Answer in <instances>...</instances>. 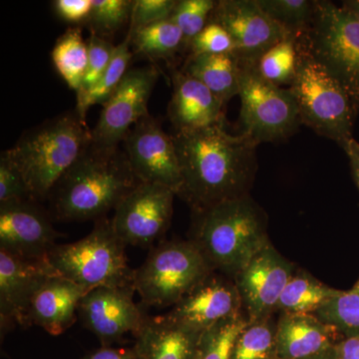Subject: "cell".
<instances>
[{
    "label": "cell",
    "mask_w": 359,
    "mask_h": 359,
    "mask_svg": "<svg viewBox=\"0 0 359 359\" xmlns=\"http://www.w3.org/2000/svg\"><path fill=\"white\" fill-rule=\"evenodd\" d=\"M276 316L249 321L238 334L231 359H278Z\"/></svg>",
    "instance_id": "83f0119b"
},
{
    "label": "cell",
    "mask_w": 359,
    "mask_h": 359,
    "mask_svg": "<svg viewBox=\"0 0 359 359\" xmlns=\"http://www.w3.org/2000/svg\"><path fill=\"white\" fill-rule=\"evenodd\" d=\"M176 4L177 0H136L132 9L128 33L170 20Z\"/></svg>",
    "instance_id": "8d00e7d4"
},
{
    "label": "cell",
    "mask_w": 359,
    "mask_h": 359,
    "mask_svg": "<svg viewBox=\"0 0 359 359\" xmlns=\"http://www.w3.org/2000/svg\"><path fill=\"white\" fill-rule=\"evenodd\" d=\"M58 275L48 259H26L0 249V327H26L33 297L52 276Z\"/></svg>",
    "instance_id": "9a60e30c"
},
{
    "label": "cell",
    "mask_w": 359,
    "mask_h": 359,
    "mask_svg": "<svg viewBox=\"0 0 359 359\" xmlns=\"http://www.w3.org/2000/svg\"><path fill=\"white\" fill-rule=\"evenodd\" d=\"M210 21L230 34L240 62L256 63L273 45L294 35L269 18L257 0L217 1Z\"/></svg>",
    "instance_id": "5bb4252c"
},
{
    "label": "cell",
    "mask_w": 359,
    "mask_h": 359,
    "mask_svg": "<svg viewBox=\"0 0 359 359\" xmlns=\"http://www.w3.org/2000/svg\"><path fill=\"white\" fill-rule=\"evenodd\" d=\"M334 348L337 359H359V337H344Z\"/></svg>",
    "instance_id": "ab89813d"
},
{
    "label": "cell",
    "mask_w": 359,
    "mask_h": 359,
    "mask_svg": "<svg viewBox=\"0 0 359 359\" xmlns=\"http://www.w3.org/2000/svg\"><path fill=\"white\" fill-rule=\"evenodd\" d=\"M297 39L292 35L264 52L254 63L259 76L276 86L292 84L297 73Z\"/></svg>",
    "instance_id": "f1b7e54d"
},
{
    "label": "cell",
    "mask_w": 359,
    "mask_h": 359,
    "mask_svg": "<svg viewBox=\"0 0 359 359\" xmlns=\"http://www.w3.org/2000/svg\"><path fill=\"white\" fill-rule=\"evenodd\" d=\"M247 323L242 313L205 330L201 334L196 359H231L236 340Z\"/></svg>",
    "instance_id": "4dcf8cb0"
},
{
    "label": "cell",
    "mask_w": 359,
    "mask_h": 359,
    "mask_svg": "<svg viewBox=\"0 0 359 359\" xmlns=\"http://www.w3.org/2000/svg\"><path fill=\"white\" fill-rule=\"evenodd\" d=\"M180 168L177 197L192 212L250 195L257 171L259 144L247 135H231L224 124L172 135Z\"/></svg>",
    "instance_id": "6da1fadb"
},
{
    "label": "cell",
    "mask_w": 359,
    "mask_h": 359,
    "mask_svg": "<svg viewBox=\"0 0 359 359\" xmlns=\"http://www.w3.org/2000/svg\"><path fill=\"white\" fill-rule=\"evenodd\" d=\"M132 287H100L81 299L78 314L85 327L104 341L137 335L147 316L134 302Z\"/></svg>",
    "instance_id": "2e32d148"
},
{
    "label": "cell",
    "mask_w": 359,
    "mask_h": 359,
    "mask_svg": "<svg viewBox=\"0 0 359 359\" xmlns=\"http://www.w3.org/2000/svg\"><path fill=\"white\" fill-rule=\"evenodd\" d=\"M304 359H337V353H335L334 346L323 353L316 354V355L309 356V358Z\"/></svg>",
    "instance_id": "ee69618b"
},
{
    "label": "cell",
    "mask_w": 359,
    "mask_h": 359,
    "mask_svg": "<svg viewBox=\"0 0 359 359\" xmlns=\"http://www.w3.org/2000/svg\"><path fill=\"white\" fill-rule=\"evenodd\" d=\"M175 197L166 186L141 182L114 210L111 224L116 235L126 245L150 247L169 229Z\"/></svg>",
    "instance_id": "30bf717a"
},
{
    "label": "cell",
    "mask_w": 359,
    "mask_h": 359,
    "mask_svg": "<svg viewBox=\"0 0 359 359\" xmlns=\"http://www.w3.org/2000/svg\"><path fill=\"white\" fill-rule=\"evenodd\" d=\"M59 233L32 201L0 205V249L26 259H47Z\"/></svg>",
    "instance_id": "ac0fdd59"
},
{
    "label": "cell",
    "mask_w": 359,
    "mask_h": 359,
    "mask_svg": "<svg viewBox=\"0 0 359 359\" xmlns=\"http://www.w3.org/2000/svg\"><path fill=\"white\" fill-rule=\"evenodd\" d=\"M214 269L192 241H165L134 271L135 292L148 306H174Z\"/></svg>",
    "instance_id": "52a82bcc"
},
{
    "label": "cell",
    "mask_w": 359,
    "mask_h": 359,
    "mask_svg": "<svg viewBox=\"0 0 359 359\" xmlns=\"http://www.w3.org/2000/svg\"><path fill=\"white\" fill-rule=\"evenodd\" d=\"M217 6L214 0H179L171 20L178 25L184 36V46L189 47L192 40L208 25Z\"/></svg>",
    "instance_id": "836d02e7"
},
{
    "label": "cell",
    "mask_w": 359,
    "mask_h": 359,
    "mask_svg": "<svg viewBox=\"0 0 359 359\" xmlns=\"http://www.w3.org/2000/svg\"><path fill=\"white\" fill-rule=\"evenodd\" d=\"M342 335L316 314L276 316L278 359H304L334 347Z\"/></svg>",
    "instance_id": "44dd1931"
},
{
    "label": "cell",
    "mask_w": 359,
    "mask_h": 359,
    "mask_svg": "<svg viewBox=\"0 0 359 359\" xmlns=\"http://www.w3.org/2000/svg\"><path fill=\"white\" fill-rule=\"evenodd\" d=\"M91 142L92 132L75 111L30 130L4 154L22 174L33 200L45 199Z\"/></svg>",
    "instance_id": "277c9868"
},
{
    "label": "cell",
    "mask_w": 359,
    "mask_h": 359,
    "mask_svg": "<svg viewBox=\"0 0 359 359\" xmlns=\"http://www.w3.org/2000/svg\"><path fill=\"white\" fill-rule=\"evenodd\" d=\"M242 313L235 282L219 271H212L168 313L175 320L200 332Z\"/></svg>",
    "instance_id": "e0dca14e"
},
{
    "label": "cell",
    "mask_w": 359,
    "mask_h": 359,
    "mask_svg": "<svg viewBox=\"0 0 359 359\" xmlns=\"http://www.w3.org/2000/svg\"><path fill=\"white\" fill-rule=\"evenodd\" d=\"M188 48L191 54H233L235 46L224 28L210 21L192 40Z\"/></svg>",
    "instance_id": "74e56055"
},
{
    "label": "cell",
    "mask_w": 359,
    "mask_h": 359,
    "mask_svg": "<svg viewBox=\"0 0 359 359\" xmlns=\"http://www.w3.org/2000/svg\"><path fill=\"white\" fill-rule=\"evenodd\" d=\"M47 259L59 276L88 292L100 287H134L126 245L116 235L111 219H100L81 240L56 245Z\"/></svg>",
    "instance_id": "8992f818"
},
{
    "label": "cell",
    "mask_w": 359,
    "mask_h": 359,
    "mask_svg": "<svg viewBox=\"0 0 359 359\" xmlns=\"http://www.w3.org/2000/svg\"><path fill=\"white\" fill-rule=\"evenodd\" d=\"M264 13L292 34L301 36L313 18L316 1L311 0H257Z\"/></svg>",
    "instance_id": "1f68e13d"
},
{
    "label": "cell",
    "mask_w": 359,
    "mask_h": 359,
    "mask_svg": "<svg viewBox=\"0 0 359 359\" xmlns=\"http://www.w3.org/2000/svg\"><path fill=\"white\" fill-rule=\"evenodd\" d=\"M59 74L71 89L81 88L88 66V43L79 27L70 28L59 37L51 53Z\"/></svg>",
    "instance_id": "d4e9b609"
},
{
    "label": "cell",
    "mask_w": 359,
    "mask_h": 359,
    "mask_svg": "<svg viewBox=\"0 0 359 359\" xmlns=\"http://www.w3.org/2000/svg\"><path fill=\"white\" fill-rule=\"evenodd\" d=\"M134 1L93 0L87 25L94 34L108 39L131 18Z\"/></svg>",
    "instance_id": "d6a6232c"
},
{
    "label": "cell",
    "mask_w": 359,
    "mask_h": 359,
    "mask_svg": "<svg viewBox=\"0 0 359 359\" xmlns=\"http://www.w3.org/2000/svg\"><path fill=\"white\" fill-rule=\"evenodd\" d=\"M131 46V36L127 34L126 39L115 47L110 65L100 81L83 96L78 97L75 111L83 121L89 108L97 104L103 106L121 83L123 78L128 72L127 68L132 58Z\"/></svg>",
    "instance_id": "484cf974"
},
{
    "label": "cell",
    "mask_w": 359,
    "mask_h": 359,
    "mask_svg": "<svg viewBox=\"0 0 359 359\" xmlns=\"http://www.w3.org/2000/svg\"><path fill=\"white\" fill-rule=\"evenodd\" d=\"M181 70L199 80L224 104L238 95L241 63L235 54H191Z\"/></svg>",
    "instance_id": "603a6c76"
},
{
    "label": "cell",
    "mask_w": 359,
    "mask_h": 359,
    "mask_svg": "<svg viewBox=\"0 0 359 359\" xmlns=\"http://www.w3.org/2000/svg\"><path fill=\"white\" fill-rule=\"evenodd\" d=\"M339 290L328 287L304 269L297 268L280 295L276 316L316 314Z\"/></svg>",
    "instance_id": "cb8c5ba5"
},
{
    "label": "cell",
    "mask_w": 359,
    "mask_h": 359,
    "mask_svg": "<svg viewBox=\"0 0 359 359\" xmlns=\"http://www.w3.org/2000/svg\"><path fill=\"white\" fill-rule=\"evenodd\" d=\"M169 314L146 318L137 334V359H196L201 334Z\"/></svg>",
    "instance_id": "7402d4cb"
},
{
    "label": "cell",
    "mask_w": 359,
    "mask_h": 359,
    "mask_svg": "<svg viewBox=\"0 0 359 359\" xmlns=\"http://www.w3.org/2000/svg\"><path fill=\"white\" fill-rule=\"evenodd\" d=\"M299 41L344 85L359 108L358 18L332 2L316 1L313 20Z\"/></svg>",
    "instance_id": "ba28073f"
},
{
    "label": "cell",
    "mask_w": 359,
    "mask_h": 359,
    "mask_svg": "<svg viewBox=\"0 0 359 359\" xmlns=\"http://www.w3.org/2000/svg\"><path fill=\"white\" fill-rule=\"evenodd\" d=\"M123 144L137 178L166 186L178 195L183 180L176 147L172 135L164 132L157 120L148 115L137 122Z\"/></svg>",
    "instance_id": "4fadbf2b"
},
{
    "label": "cell",
    "mask_w": 359,
    "mask_h": 359,
    "mask_svg": "<svg viewBox=\"0 0 359 359\" xmlns=\"http://www.w3.org/2000/svg\"><path fill=\"white\" fill-rule=\"evenodd\" d=\"M316 316L334 327L342 337H359V280L353 289L339 290Z\"/></svg>",
    "instance_id": "f546056e"
},
{
    "label": "cell",
    "mask_w": 359,
    "mask_h": 359,
    "mask_svg": "<svg viewBox=\"0 0 359 359\" xmlns=\"http://www.w3.org/2000/svg\"><path fill=\"white\" fill-rule=\"evenodd\" d=\"M295 269L294 263L269 243L233 276L248 320L276 316L280 295Z\"/></svg>",
    "instance_id": "7c38bea8"
},
{
    "label": "cell",
    "mask_w": 359,
    "mask_h": 359,
    "mask_svg": "<svg viewBox=\"0 0 359 359\" xmlns=\"http://www.w3.org/2000/svg\"><path fill=\"white\" fill-rule=\"evenodd\" d=\"M159 78L154 65L128 70L92 130V142L100 147H119L137 122L147 117L148 103Z\"/></svg>",
    "instance_id": "8fae6325"
},
{
    "label": "cell",
    "mask_w": 359,
    "mask_h": 359,
    "mask_svg": "<svg viewBox=\"0 0 359 359\" xmlns=\"http://www.w3.org/2000/svg\"><path fill=\"white\" fill-rule=\"evenodd\" d=\"M86 359H137L136 353L134 348H111L104 347L92 354H90Z\"/></svg>",
    "instance_id": "b9f144b4"
},
{
    "label": "cell",
    "mask_w": 359,
    "mask_h": 359,
    "mask_svg": "<svg viewBox=\"0 0 359 359\" xmlns=\"http://www.w3.org/2000/svg\"><path fill=\"white\" fill-rule=\"evenodd\" d=\"M87 292L63 276H52L33 297L26 327L36 325L53 337L62 334L76 321L80 302Z\"/></svg>",
    "instance_id": "ffe728a7"
},
{
    "label": "cell",
    "mask_w": 359,
    "mask_h": 359,
    "mask_svg": "<svg viewBox=\"0 0 359 359\" xmlns=\"http://www.w3.org/2000/svg\"><path fill=\"white\" fill-rule=\"evenodd\" d=\"M128 34L135 51L154 60L172 57L184 45L183 33L171 18Z\"/></svg>",
    "instance_id": "4316f807"
},
{
    "label": "cell",
    "mask_w": 359,
    "mask_h": 359,
    "mask_svg": "<svg viewBox=\"0 0 359 359\" xmlns=\"http://www.w3.org/2000/svg\"><path fill=\"white\" fill-rule=\"evenodd\" d=\"M348 158L349 166L353 173L354 182L359 190V142L351 138L340 145Z\"/></svg>",
    "instance_id": "60d3db41"
},
{
    "label": "cell",
    "mask_w": 359,
    "mask_h": 359,
    "mask_svg": "<svg viewBox=\"0 0 359 359\" xmlns=\"http://www.w3.org/2000/svg\"><path fill=\"white\" fill-rule=\"evenodd\" d=\"M88 66L85 74L81 88L76 93V97L83 96L103 77L112 59L115 45L109 40L102 39L91 32L88 41Z\"/></svg>",
    "instance_id": "e575fe53"
},
{
    "label": "cell",
    "mask_w": 359,
    "mask_h": 359,
    "mask_svg": "<svg viewBox=\"0 0 359 359\" xmlns=\"http://www.w3.org/2000/svg\"><path fill=\"white\" fill-rule=\"evenodd\" d=\"M140 183L119 147H100L91 142L48 198L59 219H103Z\"/></svg>",
    "instance_id": "7a4b0ae2"
},
{
    "label": "cell",
    "mask_w": 359,
    "mask_h": 359,
    "mask_svg": "<svg viewBox=\"0 0 359 359\" xmlns=\"http://www.w3.org/2000/svg\"><path fill=\"white\" fill-rule=\"evenodd\" d=\"M240 63L242 134L257 144L289 138L302 125L292 92L259 76L254 63Z\"/></svg>",
    "instance_id": "9c48e42d"
},
{
    "label": "cell",
    "mask_w": 359,
    "mask_h": 359,
    "mask_svg": "<svg viewBox=\"0 0 359 359\" xmlns=\"http://www.w3.org/2000/svg\"><path fill=\"white\" fill-rule=\"evenodd\" d=\"M191 238L214 271L233 278L269 243L268 216L250 195L192 212Z\"/></svg>",
    "instance_id": "3957f363"
},
{
    "label": "cell",
    "mask_w": 359,
    "mask_h": 359,
    "mask_svg": "<svg viewBox=\"0 0 359 359\" xmlns=\"http://www.w3.org/2000/svg\"><path fill=\"white\" fill-rule=\"evenodd\" d=\"M341 6L353 14L359 20V0H347V1L342 2Z\"/></svg>",
    "instance_id": "7bdbcfd3"
},
{
    "label": "cell",
    "mask_w": 359,
    "mask_h": 359,
    "mask_svg": "<svg viewBox=\"0 0 359 359\" xmlns=\"http://www.w3.org/2000/svg\"><path fill=\"white\" fill-rule=\"evenodd\" d=\"M93 0H57L54 2L56 13L68 22H87Z\"/></svg>",
    "instance_id": "f35d334b"
},
{
    "label": "cell",
    "mask_w": 359,
    "mask_h": 359,
    "mask_svg": "<svg viewBox=\"0 0 359 359\" xmlns=\"http://www.w3.org/2000/svg\"><path fill=\"white\" fill-rule=\"evenodd\" d=\"M297 52V73L289 89L299 108L302 124L340 146L353 138L358 104L299 39Z\"/></svg>",
    "instance_id": "5b68a950"
},
{
    "label": "cell",
    "mask_w": 359,
    "mask_h": 359,
    "mask_svg": "<svg viewBox=\"0 0 359 359\" xmlns=\"http://www.w3.org/2000/svg\"><path fill=\"white\" fill-rule=\"evenodd\" d=\"M172 82L173 94L168 114L175 132L224 124V104L199 80L182 70H175Z\"/></svg>",
    "instance_id": "d6986e66"
},
{
    "label": "cell",
    "mask_w": 359,
    "mask_h": 359,
    "mask_svg": "<svg viewBox=\"0 0 359 359\" xmlns=\"http://www.w3.org/2000/svg\"><path fill=\"white\" fill-rule=\"evenodd\" d=\"M33 201L22 174L2 153L0 157V205Z\"/></svg>",
    "instance_id": "d590c367"
}]
</instances>
